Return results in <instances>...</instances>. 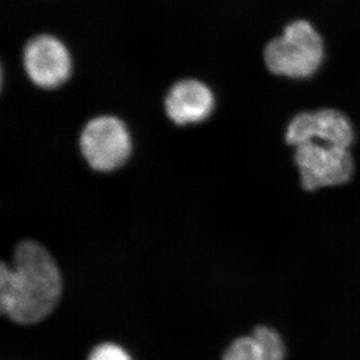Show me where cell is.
I'll use <instances>...</instances> for the list:
<instances>
[{"label":"cell","instance_id":"ba28073f","mask_svg":"<svg viewBox=\"0 0 360 360\" xmlns=\"http://www.w3.org/2000/svg\"><path fill=\"white\" fill-rule=\"evenodd\" d=\"M285 345L276 330L255 328L250 336L239 337L226 349L223 360H285Z\"/></svg>","mask_w":360,"mask_h":360},{"label":"cell","instance_id":"277c9868","mask_svg":"<svg viewBox=\"0 0 360 360\" xmlns=\"http://www.w3.org/2000/svg\"><path fill=\"white\" fill-rule=\"evenodd\" d=\"M82 154L94 169L111 172L131 153V136L122 120L102 116L86 124L79 139Z\"/></svg>","mask_w":360,"mask_h":360},{"label":"cell","instance_id":"8992f818","mask_svg":"<svg viewBox=\"0 0 360 360\" xmlns=\"http://www.w3.org/2000/svg\"><path fill=\"white\" fill-rule=\"evenodd\" d=\"M24 65L31 81L44 89L58 88L72 72L68 49L51 35H40L28 42L24 51Z\"/></svg>","mask_w":360,"mask_h":360},{"label":"cell","instance_id":"3957f363","mask_svg":"<svg viewBox=\"0 0 360 360\" xmlns=\"http://www.w3.org/2000/svg\"><path fill=\"white\" fill-rule=\"evenodd\" d=\"M294 161L302 187L308 191L347 184L354 172L349 148L307 143L296 147Z\"/></svg>","mask_w":360,"mask_h":360},{"label":"cell","instance_id":"7a4b0ae2","mask_svg":"<svg viewBox=\"0 0 360 360\" xmlns=\"http://www.w3.org/2000/svg\"><path fill=\"white\" fill-rule=\"evenodd\" d=\"M324 44L319 32L306 20L289 24L280 38L266 46L264 58L269 72L289 79H308L319 70Z\"/></svg>","mask_w":360,"mask_h":360},{"label":"cell","instance_id":"5b68a950","mask_svg":"<svg viewBox=\"0 0 360 360\" xmlns=\"http://www.w3.org/2000/svg\"><path fill=\"white\" fill-rule=\"evenodd\" d=\"M354 139V127L349 118L333 109L300 113L289 122L285 131V141L295 147L320 143L350 148Z\"/></svg>","mask_w":360,"mask_h":360},{"label":"cell","instance_id":"52a82bcc","mask_svg":"<svg viewBox=\"0 0 360 360\" xmlns=\"http://www.w3.org/2000/svg\"><path fill=\"white\" fill-rule=\"evenodd\" d=\"M214 99L207 85L194 79L179 82L166 98L167 115L177 125L207 120L212 112Z\"/></svg>","mask_w":360,"mask_h":360},{"label":"cell","instance_id":"9c48e42d","mask_svg":"<svg viewBox=\"0 0 360 360\" xmlns=\"http://www.w3.org/2000/svg\"><path fill=\"white\" fill-rule=\"evenodd\" d=\"M89 360H132V358L120 345L103 343L94 349Z\"/></svg>","mask_w":360,"mask_h":360},{"label":"cell","instance_id":"6da1fadb","mask_svg":"<svg viewBox=\"0 0 360 360\" xmlns=\"http://www.w3.org/2000/svg\"><path fill=\"white\" fill-rule=\"evenodd\" d=\"M63 280L51 252L39 241L22 240L12 262L0 269V309L18 324H35L58 306Z\"/></svg>","mask_w":360,"mask_h":360}]
</instances>
